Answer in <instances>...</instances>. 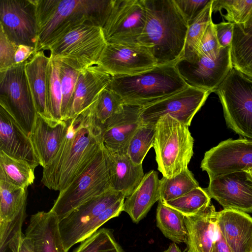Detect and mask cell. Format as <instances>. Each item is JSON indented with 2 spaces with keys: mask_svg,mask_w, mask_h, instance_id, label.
<instances>
[{
  "mask_svg": "<svg viewBox=\"0 0 252 252\" xmlns=\"http://www.w3.org/2000/svg\"><path fill=\"white\" fill-rule=\"evenodd\" d=\"M96 100L73 118L64 120L67 128L58 151L43 168L41 182L49 189L60 192L65 189L103 148L101 126L95 114Z\"/></svg>",
  "mask_w": 252,
  "mask_h": 252,
  "instance_id": "1",
  "label": "cell"
},
{
  "mask_svg": "<svg viewBox=\"0 0 252 252\" xmlns=\"http://www.w3.org/2000/svg\"><path fill=\"white\" fill-rule=\"evenodd\" d=\"M116 0H36L38 25L36 52L46 50L72 28L91 24L102 28Z\"/></svg>",
  "mask_w": 252,
  "mask_h": 252,
  "instance_id": "2",
  "label": "cell"
},
{
  "mask_svg": "<svg viewBox=\"0 0 252 252\" xmlns=\"http://www.w3.org/2000/svg\"><path fill=\"white\" fill-rule=\"evenodd\" d=\"M146 20L138 43L146 47L158 65L175 64L181 58L188 24L173 0H144Z\"/></svg>",
  "mask_w": 252,
  "mask_h": 252,
  "instance_id": "3",
  "label": "cell"
},
{
  "mask_svg": "<svg viewBox=\"0 0 252 252\" xmlns=\"http://www.w3.org/2000/svg\"><path fill=\"white\" fill-rule=\"evenodd\" d=\"M188 86L175 64H166L132 75L111 76L106 88L116 93L124 104L142 107Z\"/></svg>",
  "mask_w": 252,
  "mask_h": 252,
  "instance_id": "4",
  "label": "cell"
},
{
  "mask_svg": "<svg viewBox=\"0 0 252 252\" xmlns=\"http://www.w3.org/2000/svg\"><path fill=\"white\" fill-rule=\"evenodd\" d=\"M120 192L110 189L82 204L59 221L66 252L91 236L104 223L123 211L125 199Z\"/></svg>",
  "mask_w": 252,
  "mask_h": 252,
  "instance_id": "5",
  "label": "cell"
},
{
  "mask_svg": "<svg viewBox=\"0 0 252 252\" xmlns=\"http://www.w3.org/2000/svg\"><path fill=\"white\" fill-rule=\"evenodd\" d=\"M193 143L189 126L168 115L158 120L153 147L163 177L171 178L188 169Z\"/></svg>",
  "mask_w": 252,
  "mask_h": 252,
  "instance_id": "6",
  "label": "cell"
},
{
  "mask_svg": "<svg viewBox=\"0 0 252 252\" xmlns=\"http://www.w3.org/2000/svg\"><path fill=\"white\" fill-rule=\"evenodd\" d=\"M107 44L101 27L83 24L69 30L47 48L52 60L80 71L97 65Z\"/></svg>",
  "mask_w": 252,
  "mask_h": 252,
  "instance_id": "7",
  "label": "cell"
},
{
  "mask_svg": "<svg viewBox=\"0 0 252 252\" xmlns=\"http://www.w3.org/2000/svg\"><path fill=\"white\" fill-rule=\"evenodd\" d=\"M111 188L107 153L104 145L81 175L60 192L50 211L60 221L82 204Z\"/></svg>",
  "mask_w": 252,
  "mask_h": 252,
  "instance_id": "8",
  "label": "cell"
},
{
  "mask_svg": "<svg viewBox=\"0 0 252 252\" xmlns=\"http://www.w3.org/2000/svg\"><path fill=\"white\" fill-rule=\"evenodd\" d=\"M222 104L227 126L252 139V78L233 67L215 90Z\"/></svg>",
  "mask_w": 252,
  "mask_h": 252,
  "instance_id": "9",
  "label": "cell"
},
{
  "mask_svg": "<svg viewBox=\"0 0 252 252\" xmlns=\"http://www.w3.org/2000/svg\"><path fill=\"white\" fill-rule=\"evenodd\" d=\"M26 63L0 71V104L11 112L29 136L37 112L25 72Z\"/></svg>",
  "mask_w": 252,
  "mask_h": 252,
  "instance_id": "10",
  "label": "cell"
},
{
  "mask_svg": "<svg viewBox=\"0 0 252 252\" xmlns=\"http://www.w3.org/2000/svg\"><path fill=\"white\" fill-rule=\"evenodd\" d=\"M230 48H221L211 56L196 54L180 59L175 64L188 86L215 92L233 67Z\"/></svg>",
  "mask_w": 252,
  "mask_h": 252,
  "instance_id": "11",
  "label": "cell"
},
{
  "mask_svg": "<svg viewBox=\"0 0 252 252\" xmlns=\"http://www.w3.org/2000/svg\"><path fill=\"white\" fill-rule=\"evenodd\" d=\"M0 28L17 46L36 49L38 25L36 0H0Z\"/></svg>",
  "mask_w": 252,
  "mask_h": 252,
  "instance_id": "12",
  "label": "cell"
},
{
  "mask_svg": "<svg viewBox=\"0 0 252 252\" xmlns=\"http://www.w3.org/2000/svg\"><path fill=\"white\" fill-rule=\"evenodd\" d=\"M211 93L189 86L171 95L140 107L142 122L156 124L160 117L168 115L189 126Z\"/></svg>",
  "mask_w": 252,
  "mask_h": 252,
  "instance_id": "13",
  "label": "cell"
},
{
  "mask_svg": "<svg viewBox=\"0 0 252 252\" xmlns=\"http://www.w3.org/2000/svg\"><path fill=\"white\" fill-rule=\"evenodd\" d=\"M200 167L209 180L252 169V139H228L204 154Z\"/></svg>",
  "mask_w": 252,
  "mask_h": 252,
  "instance_id": "14",
  "label": "cell"
},
{
  "mask_svg": "<svg viewBox=\"0 0 252 252\" xmlns=\"http://www.w3.org/2000/svg\"><path fill=\"white\" fill-rule=\"evenodd\" d=\"M146 20L144 0H116L102 28L107 44L138 43Z\"/></svg>",
  "mask_w": 252,
  "mask_h": 252,
  "instance_id": "15",
  "label": "cell"
},
{
  "mask_svg": "<svg viewBox=\"0 0 252 252\" xmlns=\"http://www.w3.org/2000/svg\"><path fill=\"white\" fill-rule=\"evenodd\" d=\"M97 65L111 76H117L138 74L157 64L146 47L134 43L107 44Z\"/></svg>",
  "mask_w": 252,
  "mask_h": 252,
  "instance_id": "16",
  "label": "cell"
},
{
  "mask_svg": "<svg viewBox=\"0 0 252 252\" xmlns=\"http://www.w3.org/2000/svg\"><path fill=\"white\" fill-rule=\"evenodd\" d=\"M207 192L223 209L252 213V177L248 171L209 180Z\"/></svg>",
  "mask_w": 252,
  "mask_h": 252,
  "instance_id": "17",
  "label": "cell"
},
{
  "mask_svg": "<svg viewBox=\"0 0 252 252\" xmlns=\"http://www.w3.org/2000/svg\"><path fill=\"white\" fill-rule=\"evenodd\" d=\"M140 107L124 104L121 112L101 126L103 145L109 151L126 154L129 141L142 122Z\"/></svg>",
  "mask_w": 252,
  "mask_h": 252,
  "instance_id": "18",
  "label": "cell"
},
{
  "mask_svg": "<svg viewBox=\"0 0 252 252\" xmlns=\"http://www.w3.org/2000/svg\"><path fill=\"white\" fill-rule=\"evenodd\" d=\"M0 150L25 160L35 167L40 165L29 136L11 112L0 104Z\"/></svg>",
  "mask_w": 252,
  "mask_h": 252,
  "instance_id": "19",
  "label": "cell"
},
{
  "mask_svg": "<svg viewBox=\"0 0 252 252\" xmlns=\"http://www.w3.org/2000/svg\"><path fill=\"white\" fill-rule=\"evenodd\" d=\"M187 231L186 252H211L218 238V212L211 203L196 214L185 216Z\"/></svg>",
  "mask_w": 252,
  "mask_h": 252,
  "instance_id": "20",
  "label": "cell"
},
{
  "mask_svg": "<svg viewBox=\"0 0 252 252\" xmlns=\"http://www.w3.org/2000/svg\"><path fill=\"white\" fill-rule=\"evenodd\" d=\"M66 128L65 121L47 119L37 113L29 137L43 168L50 163L57 153Z\"/></svg>",
  "mask_w": 252,
  "mask_h": 252,
  "instance_id": "21",
  "label": "cell"
},
{
  "mask_svg": "<svg viewBox=\"0 0 252 252\" xmlns=\"http://www.w3.org/2000/svg\"><path fill=\"white\" fill-rule=\"evenodd\" d=\"M111 76L98 65L79 71L73 96L64 120L73 118L90 106L109 84Z\"/></svg>",
  "mask_w": 252,
  "mask_h": 252,
  "instance_id": "22",
  "label": "cell"
},
{
  "mask_svg": "<svg viewBox=\"0 0 252 252\" xmlns=\"http://www.w3.org/2000/svg\"><path fill=\"white\" fill-rule=\"evenodd\" d=\"M218 225L232 252H252V217L248 213L223 209L218 212Z\"/></svg>",
  "mask_w": 252,
  "mask_h": 252,
  "instance_id": "23",
  "label": "cell"
},
{
  "mask_svg": "<svg viewBox=\"0 0 252 252\" xmlns=\"http://www.w3.org/2000/svg\"><path fill=\"white\" fill-rule=\"evenodd\" d=\"M59 223L57 216L50 211L31 216L25 235L32 240L37 252H66Z\"/></svg>",
  "mask_w": 252,
  "mask_h": 252,
  "instance_id": "24",
  "label": "cell"
},
{
  "mask_svg": "<svg viewBox=\"0 0 252 252\" xmlns=\"http://www.w3.org/2000/svg\"><path fill=\"white\" fill-rule=\"evenodd\" d=\"M106 150L111 188L127 198L144 177L142 164L134 163L126 154Z\"/></svg>",
  "mask_w": 252,
  "mask_h": 252,
  "instance_id": "25",
  "label": "cell"
},
{
  "mask_svg": "<svg viewBox=\"0 0 252 252\" xmlns=\"http://www.w3.org/2000/svg\"><path fill=\"white\" fill-rule=\"evenodd\" d=\"M159 179L157 171L146 173L132 194L125 199L123 211L127 213L132 221L137 223L160 198Z\"/></svg>",
  "mask_w": 252,
  "mask_h": 252,
  "instance_id": "26",
  "label": "cell"
},
{
  "mask_svg": "<svg viewBox=\"0 0 252 252\" xmlns=\"http://www.w3.org/2000/svg\"><path fill=\"white\" fill-rule=\"evenodd\" d=\"M50 58L44 51L36 52L25 63V72L38 114L53 119L47 104L48 70Z\"/></svg>",
  "mask_w": 252,
  "mask_h": 252,
  "instance_id": "27",
  "label": "cell"
},
{
  "mask_svg": "<svg viewBox=\"0 0 252 252\" xmlns=\"http://www.w3.org/2000/svg\"><path fill=\"white\" fill-rule=\"evenodd\" d=\"M230 48L233 67L252 78V18L244 25L234 24Z\"/></svg>",
  "mask_w": 252,
  "mask_h": 252,
  "instance_id": "28",
  "label": "cell"
},
{
  "mask_svg": "<svg viewBox=\"0 0 252 252\" xmlns=\"http://www.w3.org/2000/svg\"><path fill=\"white\" fill-rule=\"evenodd\" d=\"M36 167L0 150V180L23 188L33 183Z\"/></svg>",
  "mask_w": 252,
  "mask_h": 252,
  "instance_id": "29",
  "label": "cell"
},
{
  "mask_svg": "<svg viewBox=\"0 0 252 252\" xmlns=\"http://www.w3.org/2000/svg\"><path fill=\"white\" fill-rule=\"evenodd\" d=\"M27 189L0 180V224L12 221L26 210Z\"/></svg>",
  "mask_w": 252,
  "mask_h": 252,
  "instance_id": "30",
  "label": "cell"
},
{
  "mask_svg": "<svg viewBox=\"0 0 252 252\" xmlns=\"http://www.w3.org/2000/svg\"><path fill=\"white\" fill-rule=\"evenodd\" d=\"M185 216L179 211L158 201L157 209V226L164 236L175 243L187 241Z\"/></svg>",
  "mask_w": 252,
  "mask_h": 252,
  "instance_id": "31",
  "label": "cell"
},
{
  "mask_svg": "<svg viewBox=\"0 0 252 252\" xmlns=\"http://www.w3.org/2000/svg\"><path fill=\"white\" fill-rule=\"evenodd\" d=\"M199 187L192 173L187 169L171 178L159 180V201L163 202L180 197Z\"/></svg>",
  "mask_w": 252,
  "mask_h": 252,
  "instance_id": "32",
  "label": "cell"
},
{
  "mask_svg": "<svg viewBox=\"0 0 252 252\" xmlns=\"http://www.w3.org/2000/svg\"><path fill=\"white\" fill-rule=\"evenodd\" d=\"M156 124L142 123L131 136L126 154L137 164H142L149 150L153 147Z\"/></svg>",
  "mask_w": 252,
  "mask_h": 252,
  "instance_id": "33",
  "label": "cell"
},
{
  "mask_svg": "<svg viewBox=\"0 0 252 252\" xmlns=\"http://www.w3.org/2000/svg\"><path fill=\"white\" fill-rule=\"evenodd\" d=\"M212 2L211 0L189 25L183 54L180 59H189L196 54L205 31L212 21Z\"/></svg>",
  "mask_w": 252,
  "mask_h": 252,
  "instance_id": "34",
  "label": "cell"
},
{
  "mask_svg": "<svg viewBox=\"0 0 252 252\" xmlns=\"http://www.w3.org/2000/svg\"><path fill=\"white\" fill-rule=\"evenodd\" d=\"M211 199L205 189L199 186L180 197L161 202L184 216H189L208 206L211 204Z\"/></svg>",
  "mask_w": 252,
  "mask_h": 252,
  "instance_id": "35",
  "label": "cell"
},
{
  "mask_svg": "<svg viewBox=\"0 0 252 252\" xmlns=\"http://www.w3.org/2000/svg\"><path fill=\"white\" fill-rule=\"evenodd\" d=\"M62 92L59 62L52 60L48 70L47 104L49 114L56 120L62 121Z\"/></svg>",
  "mask_w": 252,
  "mask_h": 252,
  "instance_id": "36",
  "label": "cell"
},
{
  "mask_svg": "<svg viewBox=\"0 0 252 252\" xmlns=\"http://www.w3.org/2000/svg\"><path fill=\"white\" fill-rule=\"evenodd\" d=\"M222 9L226 14L222 15L228 22L244 25L252 18V0H213L212 12Z\"/></svg>",
  "mask_w": 252,
  "mask_h": 252,
  "instance_id": "37",
  "label": "cell"
},
{
  "mask_svg": "<svg viewBox=\"0 0 252 252\" xmlns=\"http://www.w3.org/2000/svg\"><path fill=\"white\" fill-rule=\"evenodd\" d=\"M73 252H124L115 240L111 229H98L81 244Z\"/></svg>",
  "mask_w": 252,
  "mask_h": 252,
  "instance_id": "38",
  "label": "cell"
},
{
  "mask_svg": "<svg viewBox=\"0 0 252 252\" xmlns=\"http://www.w3.org/2000/svg\"><path fill=\"white\" fill-rule=\"evenodd\" d=\"M124 104L120 96L113 91L105 88L99 94L95 104V114L99 124L105 122L122 111Z\"/></svg>",
  "mask_w": 252,
  "mask_h": 252,
  "instance_id": "39",
  "label": "cell"
},
{
  "mask_svg": "<svg viewBox=\"0 0 252 252\" xmlns=\"http://www.w3.org/2000/svg\"><path fill=\"white\" fill-rule=\"evenodd\" d=\"M25 216L21 213L12 221L0 224V252H19Z\"/></svg>",
  "mask_w": 252,
  "mask_h": 252,
  "instance_id": "40",
  "label": "cell"
},
{
  "mask_svg": "<svg viewBox=\"0 0 252 252\" xmlns=\"http://www.w3.org/2000/svg\"><path fill=\"white\" fill-rule=\"evenodd\" d=\"M58 62L62 92V113L64 120L73 96L79 71L63 63Z\"/></svg>",
  "mask_w": 252,
  "mask_h": 252,
  "instance_id": "41",
  "label": "cell"
},
{
  "mask_svg": "<svg viewBox=\"0 0 252 252\" xmlns=\"http://www.w3.org/2000/svg\"><path fill=\"white\" fill-rule=\"evenodd\" d=\"M220 49L215 32L214 23L212 21L205 31L196 54L211 56L218 53Z\"/></svg>",
  "mask_w": 252,
  "mask_h": 252,
  "instance_id": "42",
  "label": "cell"
},
{
  "mask_svg": "<svg viewBox=\"0 0 252 252\" xmlns=\"http://www.w3.org/2000/svg\"><path fill=\"white\" fill-rule=\"evenodd\" d=\"M188 26L211 0H173Z\"/></svg>",
  "mask_w": 252,
  "mask_h": 252,
  "instance_id": "43",
  "label": "cell"
},
{
  "mask_svg": "<svg viewBox=\"0 0 252 252\" xmlns=\"http://www.w3.org/2000/svg\"><path fill=\"white\" fill-rule=\"evenodd\" d=\"M17 47L0 28V71L14 65V58Z\"/></svg>",
  "mask_w": 252,
  "mask_h": 252,
  "instance_id": "44",
  "label": "cell"
},
{
  "mask_svg": "<svg viewBox=\"0 0 252 252\" xmlns=\"http://www.w3.org/2000/svg\"><path fill=\"white\" fill-rule=\"evenodd\" d=\"M234 24L221 22L214 24V28L219 45L221 48L231 47L233 35Z\"/></svg>",
  "mask_w": 252,
  "mask_h": 252,
  "instance_id": "45",
  "label": "cell"
},
{
  "mask_svg": "<svg viewBox=\"0 0 252 252\" xmlns=\"http://www.w3.org/2000/svg\"><path fill=\"white\" fill-rule=\"evenodd\" d=\"M35 53L36 50L32 47L24 45L18 46L14 58V65L27 62Z\"/></svg>",
  "mask_w": 252,
  "mask_h": 252,
  "instance_id": "46",
  "label": "cell"
},
{
  "mask_svg": "<svg viewBox=\"0 0 252 252\" xmlns=\"http://www.w3.org/2000/svg\"><path fill=\"white\" fill-rule=\"evenodd\" d=\"M211 252H232L220 231L218 238L213 245Z\"/></svg>",
  "mask_w": 252,
  "mask_h": 252,
  "instance_id": "47",
  "label": "cell"
},
{
  "mask_svg": "<svg viewBox=\"0 0 252 252\" xmlns=\"http://www.w3.org/2000/svg\"><path fill=\"white\" fill-rule=\"evenodd\" d=\"M18 252H37L32 240L23 234Z\"/></svg>",
  "mask_w": 252,
  "mask_h": 252,
  "instance_id": "48",
  "label": "cell"
},
{
  "mask_svg": "<svg viewBox=\"0 0 252 252\" xmlns=\"http://www.w3.org/2000/svg\"><path fill=\"white\" fill-rule=\"evenodd\" d=\"M162 252H182L175 243H172L168 248Z\"/></svg>",
  "mask_w": 252,
  "mask_h": 252,
  "instance_id": "49",
  "label": "cell"
},
{
  "mask_svg": "<svg viewBox=\"0 0 252 252\" xmlns=\"http://www.w3.org/2000/svg\"><path fill=\"white\" fill-rule=\"evenodd\" d=\"M248 171L249 172L250 174H251V176L252 177V169L249 170Z\"/></svg>",
  "mask_w": 252,
  "mask_h": 252,
  "instance_id": "50",
  "label": "cell"
}]
</instances>
